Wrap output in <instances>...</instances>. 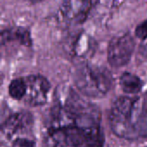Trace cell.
Masks as SVG:
<instances>
[{
  "mask_svg": "<svg viewBox=\"0 0 147 147\" xmlns=\"http://www.w3.org/2000/svg\"><path fill=\"white\" fill-rule=\"evenodd\" d=\"M135 49L132 34L124 33L115 35L108 47V61L112 67L120 68L128 64Z\"/></svg>",
  "mask_w": 147,
  "mask_h": 147,
  "instance_id": "cell-4",
  "label": "cell"
},
{
  "mask_svg": "<svg viewBox=\"0 0 147 147\" xmlns=\"http://www.w3.org/2000/svg\"><path fill=\"white\" fill-rule=\"evenodd\" d=\"M42 137L44 147H104L99 109L60 85L45 116Z\"/></svg>",
  "mask_w": 147,
  "mask_h": 147,
  "instance_id": "cell-1",
  "label": "cell"
},
{
  "mask_svg": "<svg viewBox=\"0 0 147 147\" xmlns=\"http://www.w3.org/2000/svg\"><path fill=\"white\" fill-rule=\"evenodd\" d=\"M120 85L125 93L131 96H136L141 91L144 83L139 76L126 71L120 78Z\"/></svg>",
  "mask_w": 147,
  "mask_h": 147,
  "instance_id": "cell-8",
  "label": "cell"
},
{
  "mask_svg": "<svg viewBox=\"0 0 147 147\" xmlns=\"http://www.w3.org/2000/svg\"><path fill=\"white\" fill-rule=\"evenodd\" d=\"M34 118L27 111H20L9 115L1 127L2 140L22 131L33 129Z\"/></svg>",
  "mask_w": 147,
  "mask_h": 147,
  "instance_id": "cell-6",
  "label": "cell"
},
{
  "mask_svg": "<svg viewBox=\"0 0 147 147\" xmlns=\"http://www.w3.org/2000/svg\"><path fill=\"white\" fill-rule=\"evenodd\" d=\"M27 84V92L23 101L30 106L44 105L48 99L51 90L49 81L42 75H29L24 77Z\"/></svg>",
  "mask_w": 147,
  "mask_h": 147,
  "instance_id": "cell-5",
  "label": "cell"
},
{
  "mask_svg": "<svg viewBox=\"0 0 147 147\" xmlns=\"http://www.w3.org/2000/svg\"><path fill=\"white\" fill-rule=\"evenodd\" d=\"M109 126L119 138L138 140L147 138V97L125 96L113 103Z\"/></svg>",
  "mask_w": 147,
  "mask_h": 147,
  "instance_id": "cell-2",
  "label": "cell"
},
{
  "mask_svg": "<svg viewBox=\"0 0 147 147\" xmlns=\"http://www.w3.org/2000/svg\"><path fill=\"white\" fill-rule=\"evenodd\" d=\"M139 52L142 57L145 59H147V38L141 40V43L140 45V49Z\"/></svg>",
  "mask_w": 147,
  "mask_h": 147,
  "instance_id": "cell-13",
  "label": "cell"
},
{
  "mask_svg": "<svg viewBox=\"0 0 147 147\" xmlns=\"http://www.w3.org/2000/svg\"><path fill=\"white\" fill-rule=\"evenodd\" d=\"M93 2L91 1H64L61 3V12L70 22H83L90 13Z\"/></svg>",
  "mask_w": 147,
  "mask_h": 147,
  "instance_id": "cell-7",
  "label": "cell"
},
{
  "mask_svg": "<svg viewBox=\"0 0 147 147\" xmlns=\"http://www.w3.org/2000/svg\"><path fill=\"white\" fill-rule=\"evenodd\" d=\"M9 95L15 100H23L27 92V84L24 78H16L9 84Z\"/></svg>",
  "mask_w": 147,
  "mask_h": 147,
  "instance_id": "cell-11",
  "label": "cell"
},
{
  "mask_svg": "<svg viewBox=\"0 0 147 147\" xmlns=\"http://www.w3.org/2000/svg\"><path fill=\"white\" fill-rule=\"evenodd\" d=\"M74 83L84 96L100 98L112 89L113 77L106 67L84 63L75 71Z\"/></svg>",
  "mask_w": 147,
  "mask_h": 147,
  "instance_id": "cell-3",
  "label": "cell"
},
{
  "mask_svg": "<svg viewBox=\"0 0 147 147\" xmlns=\"http://www.w3.org/2000/svg\"><path fill=\"white\" fill-rule=\"evenodd\" d=\"M135 35L141 40L147 38V19L141 22L135 28Z\"/></svg>",
  "mask_w": 147,
  "mask_h": 147,
  "instance_id": "cell-12",
  "label": "cell"
},
{
  "mask_svg": "<svg viewBox=\"0 0 147 147\" xmlns=\"http://www.w3.org/2000/svg\"><path fill=\"white\" fill-rule=\"evenodd\" d=\"M93 45L94 41L89 35H87L86 34H81L78 38L74 47L76 55L83 58L89 56L90 52L94 49Z\"/></svg>",
  "mask_w": 147,
  "mask_h": 147,
  "instance_id": "cell-10",
  "label": "cell"
},
{
  "mask_svg": "<svg viewBox=\"0 0 147 147\" xmlns=\"http://www.w3.org/2000/svg\"><path fill=\"white\" fill-rule=\"evenodd\" d=\"M1 40L2 44L10 40H16L19 43L30 46L31 45V37L29 31L22 27H19L13 29H4L2 31L1 34Z\"/></svg>",
  "mask_w": 147,
  "mask_h": 147,
  "instance_id": "cell-9",
  "label": "cell"
}]
</instances>
